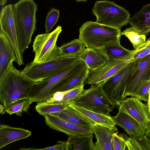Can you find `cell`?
Instances as JSON below:
<instances>
[{
	"label": "cell",
	"mask_w": 150,
	"mask_h": 150,
	"mask_svg": "<svg viewBox=\"0 0 150 150\" xmlns=\"http://www.w3.org/2000/svg\"><path fill=\"white\" fill-rule=\"evenodd\" d=\"M141 51L147 55L150 54V40L148 39L146 41V42L143 46Z\"/></svg>",
	"instance_id": "38"
},
{
	"label": "cell",
	"mask_w": 150,
	"mask_h": 150,
	"mask_svg": "<svg viewBox=\"0 0 150 150\" xmlns=\"http://www.w3.org/2000/svg\"><path fill=\"white\" fill-rule=\"evenodd\" d=\"M55 145L42 149H37V150H67V144L66 141H58Z\"/></svg>",
	"instance_id": "36"
},
{
	"label": "cell",
	"mask_w": 150,
	"mask_h": 150,
	"mask_svg": "<svg viewBox=\"0 0 150 150\" xmlns=\"http://www.w3.org/2000/svg\"><path fill=\"white\" fill-rule=\"evenodd\" d=\"M147 106L149 109V112L150 114V90L149 95L148 99L147 104Z\"/></svg>",
	"instance_id": "40"
},
{
	"label": "cell",
	"mask_w": 150,
	"mask_h": 150,
	"mask_svg": "<svg viewBox=\"0 0 150 150\" xmlns=\"http://www.w3.org/2000/svg\"><path fill=\"white\" fill-rule=\"evenodd\" d=\"M93 134L70 136L66 141L67 150H94Z\"/></svg>",
	"instance_id": "22"
},
{
	"label": "cell",
	"mask_w": 150,
	"mask_h": 150,
	"mask_svg": "<svg viewBox=\"0 0 150 150\" xmlns=\"http://www.w3.org/2000/svg\"><path fill=\"white\" fill-rule=\"evenodd\" d=\"M59 14V11L53 8L48 13L45 24V33H48L57 22Z\"/></svg>",
	"instance_id": "29"
},
{
	"label": "cell",
	"mask_w": 150,
	"mask_h": 150,
	"mask_svg": "<svg viewBox=\"0 0 150 150\" xmlns=\"http://www.w3.org/2000/svg\"><path fill=\"white\" fill-rule=\"evenodd\" d=\"M52 115L83 127L92 128L93 126L69 105L60 112Z\"/></svg>",
	"instance_id": "23"
},
{
	"label": "cell",
	"mask_w": 150,
	"mask_h": 150,
	"mask_svg": "<svg viewBox=\"0 0 150 150\" xmlns=\"http://www.w3.org/2000/svg\"><path fill=\"white\" fill-rule=\"evenodd\" d=\"M87 68L79 60L59 74L48 79L35 83L29 98L33 102L46 101Z\"/></svg>",
	"instance_id": "3"
},
{
	"label": "cell",
	"mask_w": 150,
	"mask_h": 150,
	"mask_svg": "<svg viewBox=\"0 0 150 150\" xmlns=\"http://www.w3.org/2000/svg\"><path fill=\"white\" fill-rule=\"evenodd\" d=\"M109 59L122 60L132 57L135 52V50H127L120 43L113 44L103 48Z\"/></svg>",
	"instance_id": "24"
},
{
	"label": "cell",
	"mask_w": 150,
	"mask_h": 150,
	"mask_svg": "<svg viewBox=\"0 0 150 150\" xmlns=\"http://www.w3.org/2000/svg\"><path fill=\"white\" fill-rule=\"evenodd\" d=\"M0 31L5 34L11 43L15 53L18 65L24 64L21 53L15 27L12 5L9 4L2 7L0 14Z\"/></svg>",
	"instance_id": "10"
},
{
	"label": "cell",
	"mask_w": 150,
	"mask_h": 150,
	"mask_svg": "<svg viewBox=\"0 0 150 150\" xmlns=\"http://www.w3.org/2000/svg\"><path fill=\"white\" fill-rule=\"evenodd\" d=\"M112 117L116 125L123 129L130 136L138 139L145 135L146 129L145 128L128 114L118 111L116 115Z\"/></svg>",
	"instance_id": "15"
},
{
	"label": "cell",
	"mask_w": 150,
	"mask_h": 150,
	"mask_svg": "<svg viewBox=\"0 0 150 150\" xmlns=\"http://www.w3.org/2000/svg\"><path fill=\"white\" fill-rule=\"evenodd\" d=\"M86 48L79 38L74 39L59 47L60 56H79Z\"/></svg>",
	"instance_id": "25"
},
{
	"label": "cell",
	"mask_w": 150,
	"mask_h": 150,
	"mask_svg": "<svg viewBox=\"0 0 150 150\" xmlns=\"http://www.w3.org/2000/svg\"><path fill=\"white\" fill-rule=\"evenodd\" d=\"M71 103L108 116H110V112L115 107L104 93L101 83L91 85L88 88L84 89Z\"/></svg>",
	"instance_id": "8"
},
{
	"label": "cell",
	"mask_w": 150,
	"mask_h": 150,
	"mask_svg": "<svg viewBox=\"0 0 150 150\" xmlns=\"http://www.w3.org/2000/svg\"><path fill=\"white\" fill-rule=\"evenodd\" d=\"M78 2L84 1L86 2L87 0H75Z\"/></svg>",
	"instance_id": "42"
},
{
	"label": "cell",
	"mask_w": 150,
	"mask_h": 150,
	"mask_svg": "<svg viewBox=\"0 0 150 150\" xmlns=\"http://www.w3.org/2000/svg\"><path fill=\"white\" fill-rule=\"evenodd\" d=\"M89 70L87 68L82 74L72 79L60 91H68L83 84L84 81L86 80Z\"/></svg>",
	"instance_id": "31"
},
{
	"label": "cell",
	"mask_w": 150,
	"mask_h": 150,
	"mask_svg": "<svg viewBox=\"0 0 150 150\" xmlns=\"http://www.w3.org/2000/svg\"><path fill=\"white\" fill-rule=\"evenodd\" d=\"M84 84L79 86L73 88L67 91L61 103L69 105L78 97L84 90Z\"/></svg>",
	"instance_id": "30"
},
{
	"label": "cell",
	"mask_w": 150,
	"mask_h": 150,
	"mask_svg": "<svg viewBox=\"0 0 150 150\" xmlns=\"http://www.w3.org/2000/svg\"><path fill=\"white\" fill-rule=\"evenodd\" d=\"M31 134V132L29 130L1 124L0 125V149L13 142L26 138Z\"/></svg>",
	"instance_id": "19"
},
{
	"label": "cell",
	"mask_w": 150,
	"mask_h": 150,
	"mask_svg": "<svg viewBox=\"0 0 150 150\" xmlns=\"http://www.w3.org/2000/svg\"><path fill=\"white\" fill-rule=\"evenodd\" d=\"M68 105L62 103H48L46 101H42L38 102L35 107V110L39 114L44 116L58 113Z\"/></svg>",
	"instance_id": "26"
},
{
	"label": "cell",
	"mask_w": 150,
	"mask_h": 150,
	"mask_svg": "<svg viewBox=\"0 0 150 150\" xmlns=\"http://www.w3.org/2000/svg\"><path fill=\"white\" fill-rule=\"evenodd\" d=\"M45 122L50 128L70 136H81L93 134L92 128L83 127L60 118L47 115L44 116Z\"/></svg>",
	"instance_id": "14"
},
{
	"label": "cell",
	"mask_w": 150,
	"mask_h": 150,
	"mask_svg": "<svg viewBox=\"0 0 150 150\" xmlns=\"http://www.w3.org/2000/svg\"><path fill=\"white\" fill-rule=\"evenodd\" d=\"M150 80V54L142 58L130 77L124 94V99L128 96L136 97L139 89L146 81Z\"/></svg>",
	"instance_id": "11"
},
{
	"label": "cell",
	"mask_w": 150,
	"mask_h": 150,
	"mask_svg": "<svg viewBox=\"0 0 150 150\" xmlns=\"http://www.w3.org/2000/svg\"><path fill=\"white\" fill-rule=\"evenodd\" d=\"M125 138L126 144L127 149L129 150H143L137 139L132 136Z\"/></svg>",
	"instance_id": "34"
},
{
	"label": "cell",
	"mask_w": 150,
	"mask_h": 150,
	"mask_svg": "<svg viewBox=\"0 0 150 150\" xmlns=\"http://www.w3.org/2000/svg\"><path fill=\"white\" fill-rule=\"evenodd\" d=\"M145 135L147 137L150 139V126L146 130Z\"/></svg>",
	"instance_id": "39"
},
{
	"label": "cell",
	"mask_w": 150,
	"mask_h": 150,
	"mask_svg": "<svg viewBox=\"0 0 150 150\" xmlns=\"http://www.w3.org/2000/svg\"><path fill=\"white\" fill-rule=\"evenodd\" d=\"M66 92L67 91L57 92L46 101L48 103H61Z\"/></svg>",
	"instance_id": "35"
},
{
	"label": "cell",
	"mask_w": 150,
	"mask_h": 150,
	"mask_svg": "<svg viewBox=\"0 0 150 150\" xmlns=\"http://www.w3.org/2000/svg\"><path fill=\"white\" fill-rule=\"evenodd\" d=\"M92 13L96 17V22L115 28H121L126 25L131 19L128 11L108 0L96 1Z\"/></svg>",
	"instance_id": "7"
},
{
	"label": "cell",
	"mask_w": 150,
	"mask_h": 150,
	"mask_svg": "<svg viewBox=\"0 0 150 150\" xmlns=\"http://www.w3.org/2000/svg\"><path fill=\"white\" fill-rule=\"evenodd\" d=\"M80 59L79 56H61L40 63L27 64L21 71L22 75L35 83L52 77Z\"/></svg>",
	"instance_id": "5"
},
{
	"label": "cell",
	"mask_w": 150,
	"mask_h": 150,
	"mask_svg": "<svg viewBox=\"0 0 150 150\" xmlns=\"http://www.w3.org/2000/svg\"><path fill=\"white\" fill-rule=\"evenodd\" d=\"M121 35L127 37L132 44L134 50H137L142 46L146 42V35L141 33L134 27L126 28L121 32Z\"/></svg>",
	"instance_id": "27"
},
{
	"label": "cell",
	"mask_w": 150,
	"mask_h": 150,
	"mask_svg": "<svg viewBox=\"0 0 150 150\" xmlns=\"http://www.w3.org/2000/svg\"><path fill=\"white\" fill-rule=\"evenodd\" d=\"M137 139L140 143L143 150H150V139L147 137L145 135L141 138Z\"/></svg>",
	"instance_id": "37"
},
{
	"label": "cell",
	"mask_w": 150,
	"mask_h": 150,
	"mask_svg": "<svg viewBox=\"0 0 150 150\" xmlns=\"http://www.w3.org/2000/svg\"><path fill=\"white\" fill-rule=\"evenodd\" d=\"M79 57L90 71L100 67L109 59L103 48L86 47L79 56Z\"/></svg>",
	"instance_id": "17"
},
{
	"label": "cell",
	"mask_w": 150,
	"mask_h": 150,
	"mask_svg": "<svg viewBox=\"0 0 150 150\" xmlns=\"http://www.w3.org/2000/svg\"><path fill=\"white\" fill-rule=\"evenodd\" d=\"M7 2V0H0V5L1 6H4Z\"/></svg>",
	"instance_id": "41"
},
{
	"label": "cell",
	"mask_w": 150,
	"mask_h": 150,
	"mask_svg": "<svg viewBox=\"0 0 150 150\" xmlns=\"http://www.w3.org/2000/svg\"><path fill=\"white\" fill-rule=\"evenodd\" d=\"M121 33V28L88 21L80 28L79 39L86 47L102 48L120 43Z\"/></svg>",
	"instance_id": "4"
},
{
	"label": "cell",
	"mask_w": 150,
	"mask_h": 150,
	"mask_svg": "<svg viewBox=\"0 0 150 150\" xmlns=\"http://www.w3.org/2000/svg\"><path fill=\"white\" fill-rule=\"evenodd\" d=\"M142 59L132 60L116 74L101 83L104 93L115 107L119 106L124 100L123 95L128 80Z\"/></svg>",
	"instance_id": "6"
},
{
	"label": "cell",
	"mask_w": 150,
	"mask_h": 150,
	"mask_svg": "<svg viewBox=\"0 0 150 150\" xmlns=\"http://www.w3.org/2000/svg\"><path fill=\"white\" fill-rule=\"evenodd\" d=\"M118 132L114 133L112 135V150H125L126 144L125 139L118 134Z\"/></svg>",
	"instance_id": "32"
},
{
	"label": "cell",
	"mask_w": 150,
	"mask_h": 150,
	"mask_svg": "<svg viewBox=\"0 0 150 150\" xmlns=\"http://www.w3.org/2000/svg\"><path fill=\"white\" fill-rule=\"evenodd\" d=\"M32 103L29 98L20 99L10 105L4 110L10 115L15 114L17 116H21L23 112L28 111Z\"/></svg>",
	"instance_id": "28"
},
{
	"label": "cell",
	"mask_w": 150,
	"mask_h": 150,
	"mask_svg": "<svg viewBox=\"0 0 150 150\" xmlns=\"http://www.w3.org/2000/svg\"><path fill=\"white\" fill-rule=\"evenodd\" d=\"M92 129L97 139L94 150H112V135L115 131L100 125H93Z\"/></svg>",
	"instance_id": "20"
},
{
	"label": "cell",
	"mask_w": 150,
	"mask_h": 150,
	"mask_svg": "<svg viewBox=\"0 0 150 150\" xmlns=\"http://www.w3.org/2000/svg\"><path fill=\"white\" fill-rule=\"evenodd\" d=\"M132 59V56L122 60L109 59L100 67L89 71L86 83L93 85L103 82L117 73Z\"/></svg>",
	"instance_id": "12"
},
{
	"label": "cell",
	"mask_w": 150,
	"mask_h": 150,
	"mask_svg": "<svg viewBox=\"0 0 150 150\" xmlns=\"http://www.w3.org/2000/svg\"><path fill=\"white\" fill-rule=\"evenodd\" d=\"M142 34L150 33V3L144 5L141 9L131 18L129 23Z\"/></svg>",
	"instance_id": "21"
},
{
	"label": "cell",
	"mask_w": 150,
	"mask_h": 150,
	"mask_svg": "<svg viewBox=\"0 0 150 150\" xmlns=\"http://www.w3.org/2000/svg\"><path fill=\"white\" fill-rule=\"evenodd\" d=\"M12 61L3 77L0 79V102L4 109L18 100L29 98L35 82L24 76Z\"/></svg>",
	"instance_id": "1"
},
{
	"label": "cell",
	"mask_w": 150,
	"mask_h": 150,
	"mask_svg": "<svg viewBox=\"0 0 150 150\" xmlns=\"http://www.w3.org/2000/svg\"><path fill=\"white\" fill-rule=\"evenodd\" d=\"M136 97L126 98L118 111L125 112L138 121L146 130L150 126V114L147 105Z\"/></svg>",
	"instance_id": "13"
},
{
	"label": "cell",
	"mask_w": 150,
	"mask_h": 150,
	"mask_svg": "<svg viewBox=\"0 0 150 150\" xmlns=\"http://www.w3.org/2000/svg\"><path fill=\"white\" fill-rule=\"evenodd\" d=\"M150 90V80L145 82L141 86L136 97L142 100L147 102Z\"/></svg>",
	"instance_id": "33"
},
{
	"label": "cell",
	"mask_w": 150,
	"mask_h": 150,
	"mask_svg": "<svg viewBox=\"0 0 150 150\" xmlns=\"http://www.w3.org/2000/svg\"><path fill=\"white\" fill-rule=\"evenodd\" d=\"M13 60L16 62L14 49L7 37L0 31V79L4 76Z\"/></svg>",
	"instance_id": "18"
},
{
	"label": "cell",
	"mask_w": 150,
	"mask_h": 150,
	"mask_svg": "<svg viewBox=\"0 0 150 150\" xmlns=\"http://www.w3.org/2000/svg\"><path fill=\"white\" fill-rule=\"evenodd\" d=\"M69 106L83 118L88 121L93 125H100L107 127L115 131L117 130L113 118L110 116L105 115L93 112L73 103Z\"/></svg>",
	"instance_id": "16"
},
{
	"label": "cell",
	"mask_w": 150,
	"mask_h": 150,
	"mask_svg": "<svg viewBox=\"0 0 150 150\" xmlns=\"http://www.w3.org/2000/svg\"><path fill=\"white\" fill-rule=\"evenodd\" d=\"M38 5L34 0H19L12 5L15 27L21 55L28 48L36 28Z\"/></svg>",
	"instance_id": "2"
},
{
	"label": "cell",
	"mask_w": 150,
	"mask_h": 150,
	"mask_svg": "<svg viewBox=\"0 0 150 150\" xmlns=\"http://www.w3.org/2000/svg\"><path fill=\"white\" fill-rule=\"evenodd\" d=\"M62 30V26L59 25L50 33L38 34L35 37L32 46L35 53L33 62L42 63L61 57L59 47L56 43Z\"/></svg>",
	"instance_id": "9"
}]
</instances>
